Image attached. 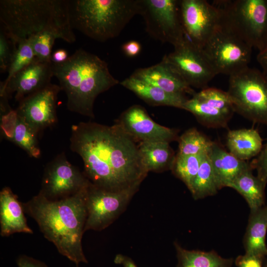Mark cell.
Masks as SVG:
<instances>
[{"label": "cell", "mask_w": 267, "mask_h": 267, "mask_svg": "<svg viewBox=\"0 0 267 267\" xmlns=\"http://www.w3.org/2000/svg\"><path fill=\"white\" fill-rule=\"evenodd\" d=\"M70 142L71 150L83 160L84 174L100 188L119 190L140 185L148 173L136 141L118 123L74 125Z\"/></svg>", "instance_id": "1"}, {"label": "cell", "mask_w": 267, "mask_h": 267, "mask_svg": "<svg viewBox=\"0 0 267 267\" xmlns=\"http://www.w3.org/2000/svg\"><path fill=\"white\" fill-rule=\"evenodd\" d=\"M87 187L57 200H48L39 193L22 204L24 211L37 222L44 237L77 265L88 263L82 244L87 219Z\"/></svg>", "instance_id": "2"}, {"label": "cell", "mask_w": 267, "mask_h": 267, "mask_svg": "<svg viewBox=\"0 0 267 267\" xmlns=\"http://www.w3.org/2000/svg\"><path fill=\"white\" fill-rule=\"evenodd\" d=\"M52 71L66 93L68 109L91 118L97 96L119 83L105 61L83 49L61 64L52 63Z\"/></svg>", "instance_id": "3"}, {"label": "cell", "mask_w": 267, "mask_h": 267, "mask_svg": "<svg viewBox=\"0 0 267 267\" xmlns=\"http://www.w3.org/2000/svg\"><path fill=\"white\" fill-rule=\"evenodd\" d=\"M0 20L1 27L15 42L44 31L53 32L69 43L76 40L69 0H0Z\"/></svg>", "instance_id": "4"}, {"label": "cell", "mask_w": 267, "mask_h": 267, "mask_svg": "<svg viewBox=\"0 0 267 267\" xmlns=\"http://www.w3.org/2000/svg\"><path fill=\"white\" fill-rule=\"evenodd\" d=\"M70 1L72 27L103 42L118 36L130 20L139 14V0Z\"/></svg>", "instance_id": "5"}, {"label": "cell", "mask_w": 267, "mask_h": 267, "mask_svg": "<svg viewBox=\"0 0 267 267\" xmlns=\"http://www.w3.org/2000/svg\"><path fill=\"white\" fill-rule=\"evenodd\" d=\"M219 24L252 48L261 50L267 44V0H219Z\"/></svg>", "instance_id": "6"}, {"label": "cell", "mask_w": 267, "mask_h": 267, "mask_svg": "<svg viewBox=\"0 0 267 267\" xmlns=\"http://www.w3.org/2000/svg\"><path fill=\"white\" fill-rule=\"evenodd\" d=\"M235 112L267 125V76L249 67L229 76L227 91Z\"/></svg>", "instance_id": "7"}, {"label": "cell", "mask_w": 267, "mask_h": 267, "mask_svg": "<svg viewBox=\"0 0 267 267\" xmlns=\"http://www.w3.org/2000/svg\"><path fill=\"white\" fill-rule=\"evenodd\" d=\"M140 185L110 190L89 182L86 194L87 219L85 232L102 230L110 225L125 210Z\"/></svg>", "instance_id": "8"}, {"label": "cell", "mask_w": 267, "mask_h": 267, "mask_svg": "<svg viewBox=\"0 0 267 267\" xmlns=\"http://www.w3.org/2000/svg\"><path fill=\"white\" fill-rule=\"evenodd\" d=\"M140 14L146 31L153 38L174 46L186 38L180 10V0H139Z\"/></svg>", "instance_id": "9"}, {"label": "cell", "mask_w": 267, "mask_h": 267, "mask_svg": "<svg viewBox=\"0 0 267 267\" xmlns=\"http://www.w3.org/2000/svg\"><path fill=\"white\" fill-rule=\"evenodd\" d=\"M252 48L220 24L202 49L218 74L229 76L248 66Z\"/></svg>", "instance_id": "10"}, {"label": "cell", "mask_w": 267, "mask_h": 267, "mask_svg": "<svg viewBox=\"0 0 267 267\" xmlns=\"http://www.w3.org/2000/svg\"><path fill=\"white\" fill-rule=\"evenodd\" d=\"M163 57L192 87L203 89L218 73L203 50L186 38Z\"/></svg>", "instance_id": "11"}, {"label": "cell", "mask_w": 267, "mask_h": 267, "mask_svg": "<svg viewBox=\"0 0 267 267\" xmlns=\"http://www.w3.org/2000/svg\"><path fill=\"white\" fill-rule=\"evenodd\" d=\"M89 182L84 173L62 153L46 165L39 193L48 200H59L85 189Z\"/></svg>", "instance_id": "12"}, {"label": "cell", "mask_w": 267, "mask_h": 267, "mask_svg": "<svg viewBox=\"0 0 267 267\" xmlns=\"http://www.w3.org/2000/svg\"><path fill=\"white\" fill-rule=\"evenodd\" d=\"M180 10L186 38L203 49L219 26L218 9L207 0H181Z\"/></svg>", "instance_id": "13"}, {"label": "cell", "mask_w": 267, "mask_h": 267, "mask_svg": "<svg viewBox=\"0 0 267 267\" xmlns=\"http://www.w3.org/2000/svg\"><path fill=\"white\" fill-rule=\"evenodd\" d=\"M61 90L59 85L50 83L20 101L16 110L39 133L56 123V103Z\"/></svg>", "instance_id": "14"}, {"label": "cell", "mask_w": 267, "mask_h": 267, "mask_svg": "<svg viewBox=\"0 0 267 267\" xmlns=\"http://www.w3.org/2000/svg\"><path fill=\"white\" fill-rule=\"evenodd\" d=\"M53 76L52 63L36 58L16 73L6 84H0V98L8 99L14 93L15 100L19 102L50 84Z\"/></svg>", "instance_id": "15"}, {"label": "cell", "mask_w": 267, "mask_h": 267, "mask_svg": "<svg viewBox=\"0 0 267 267\" xmlns=\"http://www.w3.org/2000/svg\"><path fill=\"white\" fill-rule=\"evenodd\" d=\"M136 141H163L170 142L178 140L176 130L155 122L145 109L134 105L123 112L117 123Z\"/></svg>", "instance_id": "16"}, {"label": "cell", "mask_w": 267, "mask_h": 267, "mask_svg": "<svg viewBox=\"0 0 267 267\" xmlns=\"http://www.w3.org/2000/svg\"><path fill=\"white\" fill-rule=\"evenodd\" d=\"M132 76L156 86L164 91L180 95L196 92L178 73L164 59L151 66L135 70Z\"/></svg>", "instance_id": "17"}, {"label": "cell", "mask_w": 267, "mask_h": 267, "mask_svg": "<svg viewBox=\"0 0 267 267\" xmlns=\"http://www.w3.org/2000/svg\"><path fill=\"white\" fill-rule=\"evenodd\" d=\"M0 129L6 139L23 149L29 156L34 158L40 157L38 133L18 115L16 110L10 109L2 114Z\"/></svg>", "instance_id": "18"}, {"label": "cell", "mask_w": 267, "mask_h": 267, "mask_svg": "<svg viewBox=\"0 0 267 267\" xmlns=\"http://www.w3.org/2000/svg\"><path fill=\"white\" fill-rule=\"evenodd\" d=\"M23 204L8 187L0 192V235L8 236L15 233H33L27 223Z\"/></svg>", "instance_id": "19"}, {"label": "cell", "mask_w": 267, "mask_h": 267, "mask_svg": "<svg viewBox=\"0 0 267 267\" xmlns=\"http://www.w3.org/2000/svg\"><path fill=\"white\" fill-rule=\"evenodd\" d=\"M207 154L219 190L229 187L233 181L250 165L246 161L238 159L214 141Z\"/></svg>", "instance_id": "20"}, {"label": "cell", "mask_w": 267, "mask_h": 267, "mask_svg": "<svg viewBox=\"0 0 267 267\" xmlns=\"http://www.w3.org/2000/svg\"><path fill=\"white\" fill-rule=\"evenodd\" d=\"M120 84L153 106H168L183 109L187 98L167 92L161 89L131 75Z\"/></svg>", "instance_id": "21"}, {"label": "cell", "mask_w": 267, "mask_h": 267, "mask_svg": "<svg viewBox=\"0 0 267 267\" xmlns=\"http://www.w3.org/2000/svg\"><path fill=\"white\" fill-rule=\"evenodd\" d=\"M267 205L251 211L243 243L245 254L265 260L267 256L266 236Z\"/></svg>", "instance_id": "22"}, {"label": "cell", "mask_w": 267, "mask_h": 267, "mask_svg": "<svg viewBox=\"0 0 267 267\" xmlns=\"http://www.w3.org/2000/svg\"><path fill=\"white\" fill-rule=\"evenodd\" d=\"M262 142L261 135L254 129L230 130L226 136L229 152L245 161L260 154L263 147Z\"/></svg>", "instance_id": "23"}, {"label": "cell", "mask_w": 267, "mask_h": 267, "mask_svg": "<svg viewBox=\"0 0 267 267\" xmlns=\"http://www.w3.org/2000/svg\"><path fill=\"white\" fill-rule=\"evenodd\" d=\"M169 143L163 141L140 142L139 153L148 172L172 169L176 156Z\"/></svg>", "instance_id": "24"}, {"label": "cell", "mask_w": 267, "mask_h": 267, "mask_svg": "<svg viewBox=\"0 0 267 267\" xmlns=\"http://www.w3.org/2000/svg\"><path fill=\"white\" fill-rule=\"evenodd\" d=\"M252 170L250 165L233 181L229 187L235 190L244 198L251 211L265 205L266 186L253 174Z\"/></svg>", "instance_id": "25"}, {"label": "cell", "mask_w": 267, "mask_h": 267, "mask_svg": "<svg viewBox=\"0 0 267 267\" xmlns=\"http://www.w3.org/2000/svg\"><path fill=\"white\" fill-rule=\"evenodd\" d=\"M177 251V267H232L233 260L224 258L212 250L205 252L188 250L175 243Z\"/></svg>", "instance_id": "26"}, {"label": "cell", "mask_w": 267, "mask_h": 267, "mask_svg": "<svg viewBox=\"0 0 267 267\" xmlns=\"http://www.w3.org/2000/svg\"><path fill=\"white\" fill-rule=\"evenodd\" d=\"M183 109L191 113L203 126L214 129L225 128L233 115L207 104L194 95L185 102Z\"/></svg>", "instance_id": "27"}, {"label": "cell", "mask_w": 267, "mask_h": 267, "mask_svg": "<svg viewBox=\"0 0 267 267\" xmlns=\"http://www.w3.org/2000/svg\"><path fill=\"white\" fill-rule=\"evenodd\" d=\"M188 189L195 200L214 195L219 190L207 153L205 154L198 172Z\"/></svg>", "instance_id": "28"}, {"label": "cell", "mask_w": 267, "mask_h": 267, "mask_svg": "<svg viewBox=\"0 0 267 267\" xmlns=\"http://www.w3.org/2000/svg\"><path fill=\"white\" fill-rule=\"evenodd\" d=\"M177 154L193 155L208 153L213 143L208 137L193 128L186 131L178 138Z\"/></svg>", "instance_id": "29"}, {"label": "cell", "mask_w": 267, "mask_h": 267, "mask_svg": "<svg viewBox=\"0 0 267 267\" xmlns=\"http://www.w3.org/2000/svg\"><path fill=\"white\" fill-rule=\"evenodd\" d=\"M205 154L182 155L177 154L172 168L174 174L188 188L196 175Z\"/></svg>", "instance_id": "30"}, {"label": "cell", "mask_w": 267, "mask_h": 267, "mask_svg": "<svg viewBox=\"0 0 267 267\" xmlns=\"http://www.w3.org/2000/svg\"><path fill=\"white\" fill-rule=\"evenodd\" d=\"M16 42V47L8 70V75L0 84H6L17 72L34 61L36 57L28 39L19 40Z\"/></svg>", "instance_id": "31"}, {"label": "cell", "mask_w": 267, "mask_h": 267, "mask_svg": "<svg viewBox=\"0 0 267 267\" xmlns=\"http://www.w3.org/2000/svg\"><path fill=\"white\" fill-rule=\"evenodd\" d=\"M56 39H60L56 33L44 31L30 37L28 40L37 59L41 61L51 62L52 47Z\"/></svg>", "instance_id": "32"}, {"label": "cell", "mask_w": 267, "mask_h": 267, "mask_svg": "<svg viewBox=\"0 0 267 267\" xmlns=\"http://www.w3.org/2000/svg\"><path fill=\"white\" fill-rule=\"evenodd\" d=\"M196 97L222 111L233 114L232 103L227 91L215 88H206L194 94Z\"/></svg>", "instance_id": "33"}, {"label": "cell", "mask_w": 267, "mask_h": 267, "mask_svg": "<svg viewBox=\"0 0 267 267\" xmlns=\"http://www.w3.org/2000/svg\"><path fill=\"white\" fill-rule=\"evenodd\" d=\"M16 47V42L8 36L0 26V71L2 73L8 71Z\"/></svg>", "instance_id": "34"}, {"label": "cell", "mask_w": 267, "mask_h": 267, "mask_svg": "<svg viewBox=\"0 0 267 267\" xmlns=\"http://www.w3.org/2000/svg\"><path fill=\"white\" fill-rule=\"evenodd\" d=\"M250 164L252 169H256L257 177L266 185L267 184V142L258 157Z\"/></svg>", "instance_id": "35"}, {"label": "cell", "mask_w": 267, "mask_h": 267, "mask_svg": "<svg viewBox=\"0 0 267 267\" xmlns=\"http://www.w3.org/2000/svg\"><path fill=\"white\" fill-rule=\"evenodd\" d=\"M264 261L256 256L245 254L238 256L235 262L237 267H263Z\"/></svg>", "instance_id": "36"}, {"label": "cell", "mask_w": 267, "mask_h": 267, "mask_svg": "<svg viewBox=\"0 0 267 267\" xmlns=\"http://www.w3.org/2000/svg\"><path fill=\"white\" fill-rule=\"evenodd\" d=\"M17 264L18 267H48L44 262L26 255L19 257Z\"/></svg>", "instance_id": "37"}, {"label": "cell", "mask_w": 267, "mask_h": 267, "mask_svg": "<svg viewBox=\"0 0 267 267\" xmlns=\"http://www.w3.org/2000/svg\"><path fill=\"white\" fill-rule=\"evenodd\" d=\"M141 49L140 44L136 41H130L122 46L125 54L129 57H134L138 55Z\"/></svg>", "instance_id": "38"}, {"label": "cell", "mask_w": 267, "mask_h": 267, "mask_svg": "<svg viewBox=\"0 0 267 267\" xmlns=\"http://www.w3.org/2000/svg\"><path fill=\"white\" fill-rule=\"evenodd\" d=\"M67 51L63 48L55 50L51 54V61L53 64H59L65 62L69 58Z\"/></svg>", "instance_id": "39"}, {"label": "cell", "mask_w": 267, "mask_h": 267, "mask_svg": "<svg viewBox=\"0 0 267 267\" xmlns=\"http://www.w3.org/2000/svg\"><path fill=\"white\" fill-rule=\"evenodd\" d=\"M114 262L115 264L120 265L123 267H137L130 258L122 254H117L115 257Z\"/></svg>", "instance_id": "40"}, {"label": "cell", "mask_w": 267, "mask_h": 267, "mask_svg": "<svg viewBox=\"0 0 267 267\" xmlns=\"http://www.w3.org/2000/svg\"><path fill=\"white\" fill-rule=\"evenodd\" d=\"M257 59L263 68V72L267 76V44L261 50L259 51Z\"/></svg>", "instance_id": "41"}, {"label": "cell", "mask_w": 267, "mask_h": 267, "mask_svg": "<svg viewBox=\"0 0 267 267\" xmlns=\"http://www.w3.org/2000/svg\"><path fill=\"white\" fill-rule=\"evenodd\" d=\"M263 267H267V262L266 264H264V265L263 264Z\"/></svg>", "instance_id": "42"}]
</instances>
